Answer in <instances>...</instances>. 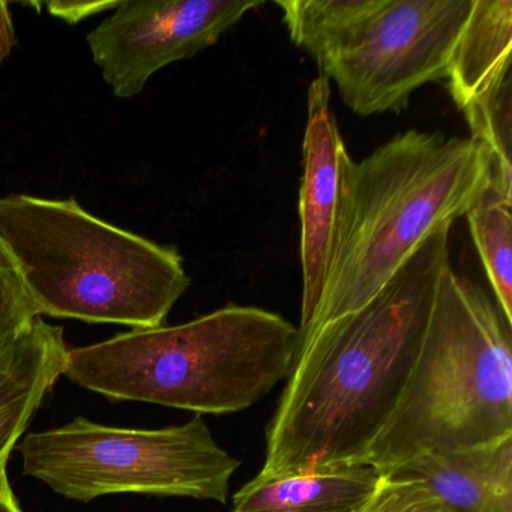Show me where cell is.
<instances>
[{
	"label": "cell",
	"mask_w": 512,
	"mask_h": 512,
	"mask_svg": "<svg viewBox=\"0 0 512 512\" xmlns=\"http://www.w3.org/2000/svg\"><path fill=\"white\" fill-rule=\"evenodd\" d=\"M491 176L490 155L472 137L416 130L353 164L325 295L301 344L367 304L434 233L464 217Z\"/></svg>",
	"instance_id": "7a4b0ae2"
},
{
	"label": "cell",
	"mask_w": 512,
	"mask_h": 512,
	"mask_svg": "<svg viewBox=\"0 0 512 512\" xmlns=\"http://www.w3.org/2000/svg\"><path fill=\"white\" fill-rule=\"evenodd\" d=\"M511 52V0H473L445 80L461 113L512 88Z\"/></svg>",
	"instance_id": "4fadbf2b"
},
{
	"label": "cell",
	"mask_w": 512,
	"mask_h": 512,
	"mask_svg": "<svg viewBox=\"0 0 512 512\" xmlns=\"http://www.w3.org/2000/svg\"><path fill=\"white\" fill-rule=\"evenodd\" d=\"M16 26L11 16L10 4L0 0V64L11 55L14 47L17 46Z\"/></svg>",
	"instance_id": "ac0fdd59"
},
{
	"label": "cell",
	"mask_w": 512,
	"mask_h": 512,
	"mask_svg": "<svg viewBox=\"0 0 512 512\" xmlns=\"http://www.w3.org/2000/svg\"><path fill=\"white\" fill-rule=\"evenodd\" d=\"M380 478L368 463L325 472H260L235 494L233 512H361Z\"/></svg>",
	"instance_id": "7c38bea8"
},
{
	"label": "cell",
	"mask_w": 512,
	"mask_h": 512,
	"mask_svg": "<svg viewBox=\"0 0 512 512\" xmlns=\"http://www.w3.org/2000/svg\"><path fill=\"white\" fill-rule=\"evenodd\" d=\"M38 317L37 305L22 275L0 245V346L25 331Z\"/></svg>",
	"instance_id": "9a60e30c"
},
{
	"label": "cell",
	"mask_w": 512,
	"mask_h": 512,
	"mask_svg": "<svg viewBox=\"0 0 512 512\" xmlns=\"http://www.w3.org/2000/svg\"><path fill=\"white\" fill-rule=\"evenodd\" d=\"M301 334L280 314L227 305L176 326L68 349L64 376L113 401L241 412L289 377Z\"/></svg>",
	"instance_id": "3957f363"
},
{
	"label": "cell",
	"mask_w": 512,
	"mask_h": 512,
	"mask_svg": "<svg viewBox=\"0 0 512 512\" xmlns=\"http://www.w3.org/2000/svg\"><path fill=\"white\" fill-rule=\"evenodd\" d=\"M290 40L359 116L400 113L446 80L473 0H278Z\"/></svg>",
	"instance_id": "8992f818"
},
{
	"label": "cell",
	"mask_w": 512,
	"mask_h": 512,
	"mask_svg": "<svg viewBox=\"0 0 512 512\" xmlns=\"http://www.w3.org/2000/svg\"><path fill=\"white\" fill-rule=\"evenodd\" d=\"M64 329L38 317L0 346V466L67 368Z\"/></svg>",
	"instance_id": "30bf717a"
},
{
	"label": "cell",
	"mask_w": 512,
	"mask_h": 512,
	"mask_svg": "<svg viewBox=\"0 0 512 512\" xmlns=\"http://www.w3.org/2000/svg\"><path fill=\"white\" fill-rule=\"evenodd\" d=\"M449 233L451 226L434 233L367 304L301 344L266 430L260 472L367 463L406 388L451 266Z\"/></svg>",
	"instance_id": "6da1fadb"
},
{
	"label": "cell",
	"mask_w": 512,
	"mask_h": 512,
	"mask_svg": "<svg viewBox=\"0 0 512 512\" xmlns=\"http://www.w3.org/2000/svg\"><path fill=\"white\" fill-rule=\"evenodd\" d=\"M265 0H122L88 35L95 65L122 100L167 65L214 46Z\"/></svg>",
	"instance_id": "ba28073f"
},
{
	"label": "cell",
	"mask_w": 512,
	"mask_h": 512,
	"mask_svg": "<svg viewBox=\"0 0 512 512\" xmlns=\"http://www.w3.org/2000/svg\"><path fill=\"white\" fill-rule=\"evenodd\" d=\"M512 197L488 185L467 209L473 244L478 251L494 301L512 323Z\"/></svg>",
	"instance_id": "5bb4252c"
},
{
	"label": "cell",
	"mask_w": 512,
	"mask_h": 512,
	"mask_svg": "<svg viewBox=\"0 0 512 512\" xmlns=\"http://www.w3.org/2000/svg\"><path fill=\"white\" fill-rule=\"evenodd\" d=\"M361 512H452L433 491L413 479L383 475Z\"/></svg>",
	"instance_id": "2e32d148"
},
{
	"label": "cell",
	"mask_w": 512,
	"mask_h": 512,
	"mask_svg": "<svg viewBox=\"0 0 512 512\" xmlns=\"http://www.w3.org/2000/svg\"><path fill=\"white\" fill-rule=\"evenodd\" d=\"M19 451L26 476L79 502L137 493L226 503L230 479L241 466L215 442L202 416L161 430L77 418L28 434Z\"/></svg>",
	"instance_id": "52a82bcc"
},
{
	"label": "cell",
	"mask_w": 512,
	"mask_h": 512,
	"mask_svg": "<svg viewBox=\"0 0 512 512\" xmlns=\"http://www.w3.org/2000/svg\"><path fill=\"white\" fill-rule=\"evenodd\" d=\"M512 437V323L479 284L446 269L397 409L368 464L380 472L425 454Z\"/></svg>",
	"instance_id": "5b68a950"
},
{
	"label": "cell",
	"mask_w": 512,
	"mask_h": 512,
	"mask_svg": "<svg viewBox=\"0 0 512 512\" xmlns=\"http://www.w3.org/2000/svg\"><path fill=\"white\" fill-rule=\"evenodd\" d=\"M0 512H23L8 479L7 464L0 466Z\"/></svg>",
	"instance_id": "d6986e66"
},
{
	"label": "cell",
	"mask_w": 512,
	"mask_h": 512,
	"mask_svg": "<svg viewBox=\"0 0 512 512\" xmlns=\"http://www.w3.org/2000/svg\"><path fill=\"white\" fill-rule=\"evenodd\" d=\"M0 245L40 316L157 328L191 284L176 248L113 226L76 199L0 197Z\"/></svg>",
	"instance_id": "277c9868"
},
{
	"label": "cell",
	"mask_w": 512,
	"mask_h": 512,
	"mask_svg": "<svg viewBox=\"0 0 512 512\" xmlns=\"http://www.w3.org/2000/svg\"><path fill=\"white\" fill-rule=\"evenodd\" d=\"M383 475L422 482L452 512H512V437L481 448L421 455Z\"/></svg>",
	"instance_id": "8fae6325"
},
{
	"label": "cell",
	"mask_w": 512,
	"mask_h": 512,
	"mask_svg": "<svg viewBox=\"0 0 512 512\" xmlns=\"http://www.w3.org/2000/svg\"><path fill=\"white\" fill-rule=\"evenodd\" d=\"M353 164L331 109V82L319 74L308 88L307 127L302 143L301 340L325 295Z\"/></svg>",
	"instance_id": "9c48e42d"
},
{
	"label": "cell",
	"mask_w": 512,
	"mask_h": 512,
	"mask_svg": "<svg viewBox=\"0 0 512 512\" xmlns=\"http://www.w3.org/2000/svg\"><path fill=\"white\" fill-rule=\"evenodd\" d=\"M119 2H53L47 4L50 14L65 20L68 23H77L86 17L94 16V14L103 13L106 10H115Z\"/></svg>",
	"instance_id": "e0dca14e"
}]
</instances>
